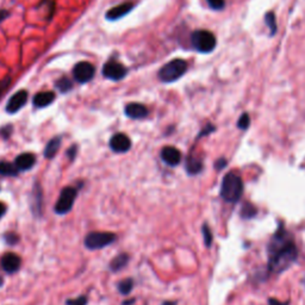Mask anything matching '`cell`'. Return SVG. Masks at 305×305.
<instances>
[{
  "label": "cell",
  "instance_id": "cell-1",
  "mask_svg": "<svg viewBox=\"0 0 305 305\" xmlns=\"http://www.w3.org/2000/svg\"><path fill=\"white\" fill-rule=\"evenodd\" d=\"M267 252L268 268L274 273H281L283 271L288 270L298 257V249L283 225L279 227L272 238Z\"/></svg>",
  "mask_w": 305,
  "mask_h": 305
},
{
  "label": "cell",
  "instance_id": "cell-2",
  "mask_svg": "<svg viewBox=\"0 0 305 305\" xmlns=\"http://www.w3.org/2000/svg\"><path fill=\"white\" fill-rule=\"evenodd\" d=\"M243 193V181L235 172L225 174L221 185V197L228 203H236Z\"/></svg>",
  "mask_w": 305,
  "mask_h": 305
},
{
  "label": "cell",
  "instance_id": "cell-3",
  "mask_svg": "<svg viewBox=\"0 0 305 305\" xmlns=\"http://www.w3.org/2000/svg\"><path fill=\"white\" fill-rule=\"evenodd\" d=\"M187 71V63L185 60L174 59L161 67L159 71V79L162 82H174L180 79Z\"/></svg>",
  "mask_w": 305,
  "mask_h": 305
},
{
  "label": "cell",
  "instance_id": "cell-4",
  "mask_svg": "<svg viewBox=\"0 0 305 305\" xmlns=\"http://www.w3.org/2000/svg\"><path fill=\"white\" fill-rule=\"evenodd\" d=\"M117 240L116 234L109 231H92L88 232L85 238V247L89 250L103 249L105 247L112 245Z\"/></svg>",
  "mask_w": 305,
  "mask_h": 305
},
{
  "label": "cell",
  "instance_id": "cell-5",
  "mask_svg": "<svg viewBox=\"0 0 305 305\" xmlns=\"http://www.w3.org/2000/svg\"><path fill=\"white\" fill-rule=\"evenodd\" d=\"M193 48L199 53H211L216 46V37L207 30H197L191 36Z\"/></svg>",
  "mask_w": 305,
  "mask_h": 305
},
{
  "label": "cell",
  "instance_id": "cell-6",
  "mask_svg": "<svg viewBox=\"0 0 305 305\" xmlns=\"http://www.w3.org/2000/svg\"><path fill=\"white\" fill-rule=\"evenodd\" d=\"M78 196V190L73 186H67L64 187L60 193L59 199H57L55 205V213L57 215H66L73 209V205L75 203Z\"/></svg>",
  "mask_w": 305,
  "mask_h": 305
},
{
  "label": "cell",
  "instance_id": "cell-7",
  "mask_svg": "<svg viewBox=\"0 0 305 305\" xmlns=\"http://www.w3.org/2000/svg\"><path fill=\"white\" fill-rule=\"evenodd\" d=\"M127 74H128V69L125 68L124 64L118 62V61L114 59H111L107 61L103 67V75L106 79H110V80H113V81L122 80V79L125 78V75Z\"/></svg>",
  "mask_w": 305,
  "mask_h": 305
},
{
  "label": "cell",
  "instance_id": "cell-8",
  "mask_svg": "<svg viewBox=\"0 0 305 305\" xmlns=\"http://www.w3.org/2000/svg\"><path fill=\"white\" fill-rule=\"evenodd\" d=\"M96 74V67L87 61H81L73 68V77L79 84H87Z\"/></svg>",
  "mask_w": 305,
  "mask_h": 305
},
{
  "label": "cell",
  "instance_id": "cell-9",
  "mask_svg": "<svg viewBox=\"0 0 305 305\" xmlns=\"http://www.w3.org/2000/svg\"><path fill=\"white\" fill-rule=\"evenodd\" d=\"M109 146L112 152L117 154H124L131 148V139L123 132H117L110 138Z\"/></svg>",
  "mask_w": 305,
  "mask_h": 305
},
{
  "label": "cell",
  "instance_id": "cell-10",
  "mask_svg": "<svg viewBox=\"0 0 305 305\" xmlns=\"http://www.w3.org/2000/svg\"><path fill=\"white\" fill-rule=\"evenodd\" d=\"M28 97H29V93L28 91H25V89H20V91L14 93L6 104V107H5L6 112L10 114L17 113L18 111H19L21 107L27 104Z\"/></svg>",
  "mask_w": 305,
  "mask_h": 305
},
{
  "label": "cell",
  "instance_id": "cell-11",
  "mask_svg": "<svg viewBox=\"0 0 305 305\" xmlns=\"http://www.w3.org/2000/svg\"><path fill=\"white\" fill-rule=\"evenodd\" d=\"M0 263H2L3 271L6 272L7 274L16 273V272L19 271V268L21 266V259L17 255V254H14L12 252L4 254Z\"/></svg>",
  "mask_w": 305,
  "mask_h": 305
},
{
  "label": "cell",
  "instance_id": "cell-12",
  "mask_svg": "<svg viewBox=\"0 0 305 305\" xmlns=\"http://www.w3.org/2000/svg\"><path fill=\"white\" fill-rule=\"evenodd\" d=\"M161 159H162L163 162L168 165V166L175 167L181 162V153L180 150L175 148V147H163L162 150H161Z\"/></svg>",
  "mask_w": 305,
  "mask_h": 305
},
{
  "label": "cell",
  "instance_id": "cell-13",
  "mask_svg": "<svg viewBox=\"0 0 305 305\" xmlns=\"http://www.w3.org/2000/svg\"><path fill=\"white\" fill-rule=\"evenodd\" d=\"M31 211L34 214L35 217H41L42 216V205H43V192L42 187L38 182H36L34 187H32V193H31Z\"/></svg>",
  "mask_w": 305,
  "mask_h": 305
},
{
  "label": "cell",
  "instance_id": "cell-14",
  "mask_svg": "<svg viewBox=\"0 0 305 305\" xmlns=\"http://www.w3.org/2000/svg\"><path fill=\"white\" fill-rule=\"evenodd\" d=\"M125 116L131 120H143L148 116L149 111L143 104L139 103H129L124 109Z\"/></svg>",
  "mask_w": 305,
  "mask_h": 305
},
{
  "label": "cell",
  "instance_id": "cell-15",
  "mask_svg": "<svg viewBox=\"0 0 305 305\" xmlns=\"http://www.w3.org/2000/svg\"><path fill=\"white\" fill-rule=\"evenodd\" d=\"M134 4L132 3H123L121 4V5H117L112 7V9H110L107 11L106 14H105V18L107 20H118L121 19V18H123L124 16H127V14L130 12V11L134 9Z\"/></svg>",
  "mask_w": 305,
  "mask_h": 305
},
{
  "label": "cell",
  "instance_id": "cell-16",
  "mask_svg": "<svg viewBox=\"0 0 305 305\" xmlns=\"http://www.w3.org/2000/svg\"><path fill=\"white\" fill-rule=\"evenodd\" d=\"M36 155L32 153H21L16 157L14 160V165H16L19 172L30 171L36 163Z\"/></svg>",
  "mask_w": 305,
  "mask_h": 305
},
{
  "label": "cell",
  "instance_id": "cell-17",
  "mask_svg": "<svg viewBox=\"0 0 305 305\" xmlns=\"http://www.w3.org/2000/svg\"><path fill=\"white\" fill-rule=\"evenodd\" d=\"M55 98H56L55 93L52 92V91L39 92L34 97V100H32V103H34V106L37 107V109H43V107L49 106L50 104L54 103Z\"/></svg>",
  "mask_w": 305,
  "mask_h": 305
},
{
  "label": "cell",
  "instance_id": "cell-18",
  "mask_svg": "<svg viewBox=\"0 0 305 305\" xmlns=\"http://www.w3.org/2000/svg\"><path fill=\"white\" fill-rule=\"evenodd\" d=\"M61 142H62V138L61 136H56V137H53L50 141L46 143L45 149H44V157L48 160H52L56 156L57 152H59Z\"/></svg>",
  "mask_w": 305,
  "mask_h": 305
},
{
  "label": "cell",
  "instance_id": "cell-19",
  "mask_svg": "<svg viewBox=\"0 0 305 305\" xmlns=\"http://www.w3.org/2000/svg\"><path fill=\"white\" fill-rule=\"evenodd\" d=\"M185 167L190 175H196L203 171V161L193 155H189L186 159Z\"/></svg>",
  "mask_w": 305,
  "mask_h": 305
},
{
  "label": "cell",
  "instance_id": "cell-20",
  "mask_svg": "<svg viewBox=\"0 0 305 305\" xmlns=\"http://www.w3.org/2000/svg\"><path fill=\"white\" fill-rule=\"evenodd\" d=\"M128 263H129V255L127 253L118 254L116 257H113V259L111 260L109 268L113 272V273H117V272L123 270V268L128 265Z\"/></svg>",
  "mask_w": 305,
  "mask_h": 305
},
{
  "label": "cell",
  "instance_id": "cell-21",
  "mask_svg": "<svg viewBox=\"0 0 305 305\" xmlns=\"http://www.w3.org/2000/svg\"><path fill=\"white\" fill-rule=\"evenodd\" d=\"M19 170L16 165L9 162V161H0V175L3 177H18Z\"/></svg>",
  "mask_w": 305,
  "mask_h": 305
},
{
  "label": "cell",
  "instance_id": "cell-22",
  "mask_svg": "<svg viewBox=\"0 0 305 305\" xmlns=\"http://www.w3.org/2000/svg\"><path fill=\"white\" fill-rule=\"evenodd\" d=\"M117 289H118V291H120L121 295H123V296L130 295L132 289H134V280H132L131 278L123 279V280L118 284Z\"/></svg>",
  "mask_w": 305,
  "mask_h": 305
},
{
  "label": "cell",
  "instance_id": "cell-23",
  "mask_svg": "<svg viewBox=\"0 0 305 305\" xmlns=\"http://www.w3.org/2000/svg\"><path fill=\"white\" fill-rule=\"evenodd\" d=\"M55 86L61 93H67L73 88V82H72L69 78L62 77L55 82Z\"/></svg>",
  "mask_w": 305,
  "mask_h": 305
},
{
  "label": "cell",
  "instance_id": "cell-24",
  "mask_svg": "<svg viewBox=\"0 0 305 305\" xmlns=\"http://www.w3.org/2000/svg\"><path fill=\"white\" fill-rule=\"evenodd\" d=\"M265 21H266L267 27L270 28L271 30V36L275 35V32L278 30V25H277V19H275V16L273 12H268L265 16Z\"/></svg>",
  "mask_w": 305,
  "mask_h": 305
},
{
  "label": "cell",
  "instance_id": "cell-25",
  "mask_svg": "<svg viewBox=\"0 0 305 305\" xmlns=\"http://www.w3.org/2000/svg\"><path fill=\"white\" fill-rule=\"evenodd\" d=\"M256 213H257V210L255 206H253L252 204L246 203L241 209V217L246 218V220L247 218H253L256 215Z\"/></svg>",
  "mask_w": 305,
  "mask_h": 305
},
{
  "label": "cell",
  "instance_id": "cell-26",
  "mask_svg": "<svg viewBox=\"0 0 305 305\" xmlns=\"http://www.w3.org/2000/svg\"><path fill=\"white\" fill-rule=\"evenodd\" d=\"M202 232H203V238H204V242H205V246L209 248V247H211V245H213V240H214L213 231H211L209 225L204 224L202 227Z\"/></svg>",
  "mask_w": 305,
  "mask_h": 305
},
{
  "label": "cell",
  "instance_id": "cell-27",
  "mask_svg": "<svg viewBox=\"0 0 305 305\" xmlns=\"http://www.w3.org/2000/svg\"><path fill=\"white\" fill-rule=\"evenodd\" d=\"M4 240H5L7 245L14 246L19 242V236H18L16 232H6V234L4 235Z\"/></svg>",
  "mask_w": 305,
  "mask_h": 305
},
{
  "label": "cell",
  "instance_id": "cell-28",
  "mask_svg": "<svg viewBox=\"0 0 305 305\" xmlns=\"http://www.w3.org/2000/svg\"><path fill=\"white\" fill-rule=\"evenodd\" d=\"M250 125V117L248 113H243L241 117H240V120L238 122V127L240 129H242V130H246V129H248Z\"/></svg>",
  "mask_w": 305,
  "mask_h": 305
},
{
  "label": "cell",
  "instance_id": "cell-29",
  "mask_svg": "<svg viewBox=\"0 0 305 305\" xmlns=\"http://www.w3.org/2000/svg\"><path fill=\"white\" fill-rule=\"evenodd\" d=\"M88 298L86 296H79L78 298L67 299L66 305H87Z\"/></svg>",
  "mask_w": 305,
  "mask_h": 305
},
{
  "label": "cell",
  "instance_id": "cell-30",
  "mask_svg": "<svg viewBox=\"0 0 305 305\" xmlns=\"http://www.w3.org/2000/svg\"><path fill=\"white\" fill-rule=\"evenodd\" d=\"M207 4H209V6L211 7L213 10H222L224 9L225 6V2L224 0H206Z\"/></svg>",
  "mask_w": 305,
  "mask_h": 305
},
{
  "label": "cell",
  "instance_id": "cell-31",
  "mask_svg": "<svg viewBox=\"0 0 305 305\" xmlns=\"http://www.w3.org/2000/svg\"><path fill=\"white\" fill-rule=\"evenodd\" d=\"M12 132H13V127L11 124L5 125V127L0 129V136H2L4 139H9L10 136L12 135Z\"/></svg>",
  "mask_w": 305,
  "mask_h": 305
},
{
  "label": "cell",
  "instance_id": "cell-32",
  "mask_svg": "<svg viewBox=\"0 0 305 305\" xmlns=\"http://www.w3.org/2000/svg\"><path fill=\"white\" fill-rule=\"evenodd\" d=\"M77 154H78V146L77 145L71 146L69 149L67 150V156L69 157L71 161H74L75 156H77Z\"/></svg>",
  "mask_w": 305,
  "mask_h": 305
},
{
  "label": "cell",
  "instance_id": "cell-33",
  "mask_svg": "<svg viewBox=\"0 0 305 305\" xmlns=\"http://www.w3.org/2000/svg\"><path fill=\"white\" fill-rule=\"evenodd\" d=\"M227 165H228V161L223 159V157H220V159L215 162V168H216L217 171H221V170H223L224 167H227Z\"/></svg>",
  "mask_w": 305,
  "mask_h": 305
},
{
  "label": "cell",
  "instance_id": "cell-34",
  "mask_svg": "<svg viewBox=\"0 0 305 305\" xmlns=\"http://www.w3.org/2000/svg\"><path fill=\"white\" fill-rule=\"evenodd\" d=\"M215 129H216V128H215V127H214V125H211V124H207V125H206V127L203 129V130H202V132H200V134H199V136H198V138H199V137H203V136H205V135H209V134H211V132H213V131H215Z\"/></svg>",
  "mask_w": 305,
  "mask_h": 305
},
{
  "label": "cell",
  "instance_id": "cell-35",
  "mask_svg": "<svg viewBox=\"0 0 305 305\" xmlns=\"http://www.w3.org/2000/svg\"><path fill=\"white\" fill-rule=\"evenodd\" d=\"M10 82H11L10 78H6V79H4V80L0 81V96L3 95L4 91H6V88L9 87Z\"/></svg>",
  "mask_w": 305,
  "mask_h": 305
},
{
  "label": "cell",
  "instance_id": "cell-36",
  "mask_svg": "<svg viewBox=\"0 0 305 305\" xmlns=\"http://www.w3.org/2000/svg\"><path fill=\"white\" fill-rule=\"evenodd\" d=\"M10 16V12L9 11H6V10H0V23H2V21H4L6 19L7 17Z\"/></svg>",
  "mask_w": 305,
  "mask_h": 305
},
{
  "label": "cell",
  "instance_id": "cell-37",
  "mask_svg": "<svg viewBox=\"0 0 305 305\" xmlns=\"http://www.w3.org/2000/svg\"><path fill=\"white\" fill-rule=\"evenodd\" d=\"M6 213V205L4 203H0V218H2Z\"/></svg>",
  "mask_w": 305,
  "mask_h": 305
},
{
  "label": "cell",
  "instance_id": "cell-38",
  "mask_svg": "<svg viewBox=\"0 0 305 305\" xmlns=\"http://www.w3.org/2000/svg\"><path fill=\"white\" fill-rule=\"evenodd\" d=\"M270 305H289V304L288 303H281V302H279V300H277V299L271 298L270 299Z\"/></svg>",
  "mask_w": 305,
  "mask_h": 305
},
{
  "label": "cell",
  "instance_id": "cell-39",
  "mask_svg": "<svg viewBox=\"0 0 305 305\" xmlns=\"http://www.w3.org/2000/svg\"><path fill=\"white\" fill-rule=\"evenodd\" d=\"M135 303V299H130V300H127V302H124L122 305H131Z\"/></svg>",
  "mask_w": 305,
  "mask_h": 305
},
{
  "label": "cell",
  "instance_id": "cell-40",
  "mask_svg": "<svg viewBox=\"0 0 305 305\" xmlns=\"http://www.w3.org/2000/svg\"><path fill=\"white\" fill-rule=\"evenodd\" d=\"M162 305H177L175 302H165Z\"/></svg>",
  "mask_w": 305,
  "mask_h": 305
},
{
  "label": "cell",
  "instance_id": "cell-41",
  "mask_svg": "<svg viewBox=\"0 0 305 305\" xmlns=\"http://www.w3.org/2000/svg\"><path fill=\"white\" fill-rule=\"evenodd\" d=\"M3 285H4V278L0 277V288H2Z\"/></svg>",
  "mask_w": 305,
  "mask_h": 305
}]
</instances>
